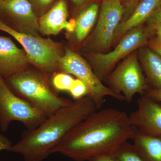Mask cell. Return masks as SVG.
I'll return each instance as SVG.
<instances>
[{
	"instance_id": "4316f807",
	"label": "cell",
	"mask_w": 161,
	"mask_h": 161,
	"mask_svg": "<svg viewBox=\"0 0 161 161\" xmlns=\"http://www.w3.org/2000/svg\"><path fill=\"white\" fill-rule=\"evenodd\" d=\"M149 27L153 30V33H154L153 37L158 42L161 43V23L153 26H149Z\"/></svg>"
},
{
	"instance_id": "8fae6325",
	"label": "cell",
	"mask_w": 161,
	"mask_h": 161,
	"mask_svg": "<svg viewBox=\"0 0 161 161\" xmlns=\"http://www.w3.org/2000/svg\"><path fill=\"white\" fill-rule=\"evenodd\" d=\"M137 104V108L129 115L131 125L144 133L161 136V102L144 95Z\"/></svg>"
},
{
	"instance_id": "d4e9b609",
	"label": "cell",
	"mask_w": 161,
	"mask_h": 161,
	"mask_svg": "<svg viewBox=\"0 0 161 161\" xmlns=\"http://www.w3.org/2000/svg\"><path fill=\"white\" fill-rule=\"evenodd\" d=\"M145 95L150 96L154 100L161 102V89L150 88L145 93Z\"/></svg>"
},
{
	"instance_id": "cb8c5ba5",
	"label": "cell",
	"mask_w": 161,
	"mask_h": 161,
	"mask_svg": "<svg viewBox=\"0 0 161 161\" xmlns=\"http://www.w3.org/2000/svg\"><path fill=\"white\" fill-rule=\"evenodd\" d=\"M147 46L161 56V43L154 37H152L150 39Z\"/></svg>"
},
{
	"instance_id": "ac0fdd59",
	"label": "cell",
	"mask_w": 161,
	"mask_h": 161,
	"mask_svg": "<svg viewBox=\"0 0 161 161\" xmlns=\"http://www.w3.org/2000/svg\"><path fill=\"white\" fill-rule=\"evenodd\" d=\"M117 161H145L133 144L125 142L113 153Z\"/></svg>"
},
{
	"instance_id": "7a4b0ae2",
	"label": "cell",
	"mask_w": 161,
	"mask_h": 161,
	"mask_svg": "<svg viewBox=\"0 0 161 161\" xmlns=\"http://www.w3.org/2000/svg\"><path fill=\"white\" fill-rule=\"evenodd\" d=\"M97 110L88 95L75 100L71 105L47 117L36 128L26 130L7 151L21 154L24 161H43L73 128Z\"/></svg>"
},
{
	"instance_id": "d6986e66",
	"label": "cell",
	"mask_w": 161,
	"mask_h": 161,
	"mask_svg": "<svg viewBox=\"0 0 161 161\" xmlns=\"http://www.w3.org/2000/svg\"><path fill=\"white\" fill-rule=\"evenodd\" d=\"M75 80L69 74L64 72L56 73L52 78V84L57 91L69 92Z\"/></svg>"
},
{
	"instance_id": "9a60e30c",
	"label": "cell",
	"mask_w": 161,
	"mask_h": 161,
	"mask_svg": "<svg viewBox=\"0 0 161 161\" xmlns=\"http://www.w3.org/2000/svg\"><path fill=\"white\" fill-rule=\"evenodd\" d=\"M140 64L150 88L161 89V56L148 46L138 50Z\"/></svg>"
},
{
	"instance_id": "52a82bcc",
	"label": "cell",
	"mask_w": 161,
	"mask_h": 161,
	"mask_svg": "<svg viewBox=\"0 0 161 161\" xmlns=\"http://www.w3.org/2000/svg\"><path fill=\"white\" fill-rule=\"evenodd\" d=\"M105 80L110 89L123 95L128 103L136 94L145 95L150 88L139 61L138 50L127 56Z\"/></svg>"
},
{
	"instance_id": "2e32d148",
	"label": "cell",
	"mask_w": 161,
	"mask_h": 161,
	"mask_svg": "<svg viewBox=\"0 0 161 161\" xmlns=\"http://www.w3.org/2000/svg\"><path fill=\"white\" fill-rule=\"evenodd\" d=\"M132 139L145 161H161V136L146 134L135 128Z\"/></svg>"
},
{
	"instance_id": "5b68a950",
	"label": "cell",
	"mask_w": 161,
	"mask_h": 161,
	"mask_svg": "<svg viewBox=\"0 0 161 161\" xmlns=\"http://www.w3.org/2000/svg\"><path fill=\"white\" fill-rule=\"evenodd\" d=\"M0 31L14 38L22 45L30 62L44 73H53L59 68L62 50L58 43L49 39L18 31L0 19Z\"/></svg>"
},
{
	"instance_id": "4fadbf2b",
	"label": "cell",
	"mask_w": 161,
	"mask_h": 161,
	"mask_svg": "<svg viewBox=\"0 0 161 161\" xmlns=\"http://www.w3.org/2000/svg\"><path fill=\"white\" fill-rule=\"evenodd\" d=\"M68 9L64 0H60L39 21L40 31L43 34L57 35L62 29L73 31L75 28V21L67 22Z\"/></svg>"
},
{
	"instance_id": "7402d4cb",
	"label": "cell",
	"mask_w": 161,
	"mask_h": 161,
	"mask_svg": "<svg viewBox=\"0 0 161 161\" xmlns=\"http://www.w3.org/2000/svg\"><path fill=\"white\" fill-rule=\"evenodd\" d=\"M161 23V3L148 19L145 24L149 26H152Z\"/></svg>"
},
{
	"instance_id": "f1b7e54d",
	"label": "cell",
	"mask_w": 161,
	"mask_h": 161,
	"mask_svg": "<svg viewBox=\"0 0 161 161\" xmlns=\"http://www.w3.org/2000/svg\"><path fill=\"white\" fill-rule=\"evenodd\" d=\"M71 1L76 5L80 6L84 4L86 0H71Z\"/></svg>"
},
{
	"instance_id": "277c9868",
	"label": "cell",
	"mask_w": 161,
	"mask_h": 161,
	"mask_svg": "<svg viewBox=\"0 0 161 161\" xmlns=\"http://www.w3.org/2000/svg\"><path fill=\"white\" fill-rule=\"evenodd\" d=\"M153 36V30L143 24L124 35L112 51L107 53L90 52L87 58L95 75L102 81L105 80L119 60L134 51L147 46Z\"/></svg>"
},
{
	"instance_id": "5bb4252c",
	"label": "cell",
	"mask_w": 161,
	"mask_h": 161,
	"mask_svg": "<svg viewBox=\"0 0 161 161\" xmlns=\"http://www.w3.org/2000/svg\"><path fill=\"white\" fill-rule=\"evenodd\" d=\"M161 3V0H141L126 19L121 22L114 35L112 45L117 44L124 35L143 25Z\"/></svg>"
},
{
	"instance_id": "e0dca14e",
	"label": "cell",
	"mask_w": 161,
	"mask_h": 161,
	"mask_svg": "<svg viewBox=\"0 0 161 161\" xmlns=\"http://www.w3.org/2000/svg\"><path fill=\"white\" fill-rule=\"evenodd\" d=\"M99 6L98 3H93L82 10L75 20V30L76 39L78 42L83 41L97 22Z\"/></svg>"
},
{
	"instance_id": "30bf717a",
	"label": "cell",
	"mask_w": 161,
	"mask_h": 161,
	"mask_svg": "<svg viewBox=\"0 0 161 161\" xmlns=\"http://www.w3.org/2000/svg\"><path fill=\"white\" fill-rule=\"evenodd\" d=\"M0 13L9 20L7 26L38 36L39 21L28 0H0Z\"/></svg>"
},
{
	"instance_id": "9c48e42d",
	"label": "cell",
	"mask_w": 161,
	"mask_h": 161,
	"mask_svg": "<svg viewBox=\"0 0 161 161\" xmlns=\"http://www.w3.org/2000/svg\"><path fill=\"white\" fill-rule=\"evenodd\" d=\"M124 12L121 0H102L96 26L90 39V52L104 53L112 46L115 31L122 22Z\"/></svg>"
},
{
	"instance_id": "44dd1931",
	"label": "cell",
	"mask_w": 161,
	"mask_h": 161,
	"mask_svg": "<svg viewBox=\"0 0 161 161\" xmlns=\"http://www.w3.org/2000/svg\"><path fill=\"white\" fill-rule=\"evenodd\" d=\"M140 1L141 0H121L122 3L123 2V6L125 7V12L122 22L130 16L136 6Z\"/></svg>"
},
{
	"instance_id": "484cf974",
	"label": "cell",
	"mask_w": 161,
	"mask_h": 161,
	"mask_svg": "<svg viewBox=\"0 0 161 161\" xmlns=\"http://www.w3.org/2000/svg\"><path fill=\"white\" fill-rule=\"evenodd\" d=\"M89 161H117L113 154H103L93 158Z\"/></svg>"
},
{
	"instance_id": "603a6c76",
	"label": "cell",
	"mask_w": 161,
	"mask_h": 161,
	"mask_svg": "<svg viewBox=\"0 0 161 161\" xmlns=\"http://www.w3.org/2000/svg\"><path fill=\"white\" fill-rule=\"evenodd\" d=\"M12 145L10 140L2 133H0V151L3 150L7 151Z\"/></svg>"
},
{
	"instance_id": "ffe728a7",
	"label": "cell",
	"mask_w": 161,
	"mask_h": 161,
	"mask_svg": "<svg viewBox=\"0 0 161 161\" xmlns=\"http://www.w3.org/2000/svg\"><path fill=\"white\" fill-rule=\"evenodd\" d=\"M69 92L75 100L85 97L88 95L89 93L88 89L86 84L78 78L75 79Z\"/></svg>"
},
{
	"instance_id": "7c38bea8",
	"label": "cell",
	"mask_w": 161,
	"mask_h": 161,
	"mask_svg": "<svg viewBox=\"0 0 161 161\" xmlns=\"http://www.w3.org/2000/svg\"><path fill=\"white\" fill-rule=\"evenodd\" d=\"M28 62L25 51L18 47L11 38L0 36V76L7 80L26 69Z\"/></svg>"
},
{
	"instance_id": "6da1fadb",
	"label": "cell",
	"mask_w": 161,
	"mask_h": 161,
	"mask_svg": "<svg viewBox=\"0 0 161 161\" xmlns=\"http://www.w3.org/2000/svg\"><path fill=\"white\" fill-rule=\"evenodd\" d=\"M135 128L126 112L114 108L96 111L76 125L50 154L59 153L76 161L113 154L121 145L132 139Z\"/></svg>"
},
{
	"instance_id": "8992f818",
	"label": "cell",
	"mask_w": 161,
	"mask_h": 161,
	"mask_svg": "<svg viewBox=\"0 0 161 161\" xmlns=\"http://www.w3.org/2000/svg\"><path fill=\"white\" fill-rule=\"evenodd\" d=\"M47 117L29 102L12 91L0 76V129L8 130L13 121L22 122L28 130L40 125Z\"/></svg>"
},
{
	"instance_id": "83f0119b",
	"label": "cell",
	"mask_w": 161,
	"mask_h": 161,
	"mask_svg": "<svg viewBox=\"0 0 161 161\" xmlns=\"http://www.w3.org/2000/svg\"><path fill=\"white\" fill-rule=\"evenodd\" d=\"M37 4L41 7L47 6L53 2V0H36Z\"/></svg>"
},
{
	"instance_id": "3957f363",
	"label": "cell",
	"mask_w": 161,
	"mask_h": 161,
	"mask_svg": "<svg viewBox=\"0 0 161 161\" xmlns=\"http://www.w3.org/2000/svg\"><path fill=\"white\" fill-rule=\"evenodd\" d=\"M47 79L43 74L26 69L6 81L15 94L48 117L60 109L71 105L74 101L58 96L51 88Z\"/></svg>"
},
{
	"instance_id": "ba28073f",
	"label": "cell",
	"mask_w": 161,
	"mask_h": 161,
	"mask_svg": "<svg viewBox=\"0 0 161 161\" xmlns=\"http://www.w3.org/2000/svg\"><path fill=\"white\" fill-rule=\"evenodd\" d=\"M59 68L64 73L75 75L86 84L89 91L88 96L94 102L97 109L102 106L107 96L120 101H125L123 95L115 93L104 85L86 61L80 55L68 48L66 49L65 53L60 58Z\"/></svg>"
}]
</instances>
